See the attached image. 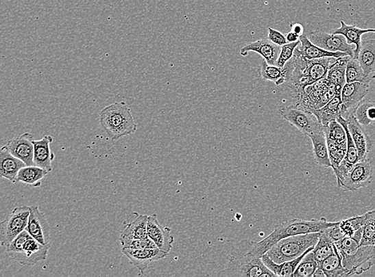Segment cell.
Returning a JSON list of instances; mask_svg holds the SVG:
<instances>
[{
  "label": "cell",
  "instance_id": "8992f818",
  "mask_svg": "<svg viewBox=\"0 0 375 277\" xmlns=\"http://www.w3.org/2000/svg\"><path fill=\"white\" fill-rule=\"evenodd\" d=\"M336 94L337 88L326 77L309 85L302 92L292 94L294 104L291 106L312 112L324 107Z\"/></svg>",
  "mask_w": 375,
  "mask_h": 277
},
{
  "label": "cell",
  "instance_id": "ffe728a7",
  "mask_svg": "<svg viewBox=\"0 0 375 277\" xmlns=\"http://www.w3.org/2000/svg\"><path fill=\"white\" fill-rule=\"evenodd\" d=\"M337 58L335 57H324V58L307 60L304 57L302 63V75L313 79L315 82L328 76L330 66L332 65Z\"/></svg>",
  "mask_w": 375,
  "mask_h": 277
},
{
  "label": "cell",
  "instance_id": "d6986e66",
  "mask_svg": "<svg viewBox=\"0 0 375 277\" xmlns=\"http://www.w3.org/2000/svg\"><path fill=\"white\" fill-rule=\"evenodd\" d=\"M54 141L50 135L45 136L40 140H34V165L40 167L48 172L52 171V161L55 154L51 149V144Z\"/></svg>",
  "mask_w": 375,
  "mask_h": 277
},
{
  "label": "cell",
  "instance_id": "74e56055",
  "mask_svg": "<svg viewBox=\"0 0 375 277\" xmlns=\"http://www.w3.org/2000/svg\"><path fill=\"white\" fill-rule=\"evenodd\" d=\"M363 237L360 245L375 246V209L364 214Z\"/></svg>",
  "mask_w": 375,
  "mask_h": 277
},
{
  "label": "cell",
  "instance_id": "44dd1931",
  "mask_svg": "<svg viewBox=\"0 0 375 277\" xmlns=\"http://www.w3.org/2000/svg\"><path fill=\"white\" fill-rule=\"evenodd\" d=\"M27 165L17 159L3 146L0 151V176L12 183H16L19 172Z\"/></svg>",
  "mask_w": 375,
  "mask_h": 277
},
{
  "label": "cell",
  "instance_id": "b9f144b4",
  "mask_svg": "<svg viewBox=\"0 0 375 277\" xmlns=\"http://www.w3.org/2000/svg\"><path fill=\"white\" fill-rule=\"evenodd\" d=\"M268 39L270 40L278 46H283L287 44V40L286 35H283L282 33L277 30L274 29V28H268Z\"/></svg>",
  "mask_w": 375,
  "mask_h": 277
},
{
  "label": "cell",
  "instance_id": "836d02e7",
  "mask_svg": "<svg viewBox=\"0 0 375 277\" xmlns=\"http://www.w3.org/2000/svg\"><path fill=\"white\" fill-rule=\"evenodd\" d=\"M335 243L328 236L325 230L320 232L318 242H317L313 253L317 262L320 264L326 258L335 252Z\"/></svg>",
  "mask_w": 375,
  "mask_h": 277
},
{
  "label": "cell",
  "instance_id": "e575fe53",
  "mask_svg": "<svg viewBox=\"0 0 375 277\" xmlns=\"http://www.w3.org/2000/svg\"><path fill=\"white\" fill-rule=\"evenodd\" d=\"M326 140L332 142L339 146H348V135L344 127L337 120L330 122L324 127Z\"/></svg>",
  "mask_w": 375,
  "mask_h": 277
},
{
  "label": "cell",
  "instance_id": "e0dca14e",
  "mask_svg": "<svg viewBox=\"0 0 375 277\" xmlns=\"http://www.w3.org/2000/svg\"><path fill=\"white\" fill-rule=\"evenodd\" d=\"M348 124L349 131L357 148L359 160L367 159V155L374 147L372 137L354 116L348 119Z\"/></svg>",
  "mask_w": 375,
  "mask_h": 277
},
{
  "label": "cell",
  "instance_id": "7c38bea8",
  "mask_svg": "<svg viewBox=\"0 0 375 277\" xmlns=\"http://www.w3.org/2000/svg\"><path fill=\"white\" fill-rule=\"evenodd\" d=\"M314 44L326 51L331 52H343L350 56H354V49L349 44L342 35L329 34L324 30L311 31L306 35Z\"/></svg>",
  "mask_w": 375,
  "mask_h": 277
},
{
  "label": "cell",
  "instance_id": "f35d334b",
  "mask_svg": "<svg viewBox=\"0 0 375 277\" xmlns=\"http://www.w3.org/2000/svg\"><path fill=\"white\" fill-rule=\"evenodd\" d=\"M354 116L361 125H371L375 122V103L363 100L357 107Z\"/></svg>",
  "mask_w": 375,
  "mask_h": 277
},
{
  "label": "cell",
  "instance_id": "7bdbcfd3",
  "mask_svg": "<svg viewBox=\"0 0 375 277\" xmlns=\"http://www.w3.org/2000/svg\"><path fill=\"white\" fill-rule=\"evenodd\" d=\"M340 222L337 224H335L334 226H331L325 229L326 233L328 234V236L333 241L334 243L338 242L340 240H342L343 237H346L343 229L341 228L339 226Z\"/></svg>",
  "mask_w": 375,
  "mask_h": 277
},
{
  "label": "cell",
  "instance_id": "f6af8a7d",
  "mask_svg": "<svg viewBox=\"0 0 375 277\" xmlns=\"http://www.w3.org/2000/svg\"><path fill=\"white\" fill-rule=\"evenodd\" d=\"M287 42H295L300 41V36L297 35L296 33L290 31L286 35Z\"/></svg>",
  "mask_w": 375,
  "mask_h": 277
},
{
  "label": "cell",
  "instance_id": "83f0119b",
  "mask_svg": "<svg viewBox=\"0 0 375 277\" xmlns=\"http://www.w3.org/2000/svg\"><path fill=\"white\" fill-rule=\"evenodd\" d=\"M353 57L350 55H346L340 57L335 63L330 66L328 70V76L326 79L329 82L332 83L337 88V93H342V90L344 85L347 83V79H346V70H347V66L348 62Z\"/></svg>",
  "mask_w": 375,
  "mask_h": 277
},
{
  "label": "cell",
  "instance_id": "6da1fadb",
  "mask_svg": "<svg viewBox=\"0 0 375 277\" xmlns=\"http://www.w3.org/2000/svg\"><path fill=\"white\" fill-rule=\"evenodd\" d=\"M338 223L328 222L325 218L312 219L309 221L295 218L277 224L270 235L263 239L262 241H250V252L254 256L262 257L274 245L282 239L301 235V234L320 233Z\"/></svg>",
  "mask_w": 375,
  "mask_h": 277
},
{
  "label": "cell",
  "instance_id": "5b68a950",
  "mask_svg": "<svg viewBox=\"0 0 375 277\" xmlns=\"http://www.w3.org/2000/svg\"><path fill=\"white\" fill-rule=\"evenodd\" d=\"M320 233L301 234L282 239L274 245L266 254L276 263H282L296 259L304 255L318 242Z\"/></svg>",
  "mask_w": 375,
  "mask_h": 277
},
{
  "label": "cell",
  "instance_id": "9a60e30c",
  "mask_svg": "<svg viewBox=\"0 0 375 277\" xmlns=\"http://www.w3.org/2000/svg\"><path fill=\"white\" fill-rule=\"evenodd\" d=\"M147 235L155 242L158 248L169 254L175 238L169 227H162L158 222L156 214H152L148 217Z\"/></svg>",
  "mask_w": 375,
  "mask_h": 277
},
{
  "label": "cell",
  "instance_id": "52a82bcc",
  "mask_svg": "<svg viewBox=\"0 0 375 277\" xmlns=\"http://www.w3.org/2000/svg\"><path fill=\"white\" fill-rule=\"evenodd\" d=\"M30 207L14 208L11 213L0 223V242L7 247L19 234L26 230Z\"/></svg>",
  "mask_w": 375,
  "mask_h": 277
},
{
  "label": "cell",
  "instance_id": "ba28073f",
  "mask_svg": "<svg viewBox=\"0 0 375 277\" xmlns=\"http://www.w3.org/2000/svg\"><path fill=\"white\" fill-rule=\"evenodd\" d=\"M340 255L349 276L362 274L375 265V246L360 245L355 250Z\"/></svg>",
  "mask_w": 375,
  "mask_h": 277
},
{
  "label": "cell",
  "instance_id": "f1b7e54d",
  "mask_svg": "<svg viewBox=\"0 0 375 277\" xmlns=\"http://www.w3.org/2000/svg\"><path fill=\"white\" fill-rule=\"evenodd\" d=\"M319 267L324 272L326 277L349 276L348 271L343 265L342 256L336 246L332 254L322 261Z\"/></svg>",
  "mask_w": 375,
  "mask_h": 277
},
{
  "label": "cell",
  "instance_id": "4316f807",
  "mask_svg": "<svg viewBox=\"0 0 375 277\" xmlns=\"http://www.w3.org/2000/svg\"><path fill=\"white\" fill-rule=\"evenodd\" d=\"M136 218L131 223L125 226L120 233L119 239H141L147 238L148 217L146 214L134 213Z\"/></svg>",
  "mask_w": 375,
  "mask_h": 277
},
{
  "label": "cell",
  "instance_id": "603a6c76",
  "mask_svg": "<svg viewBox=\"0 0 375 277\" xmlns=\"http://www.w3.org/2000/svg\"><path fill=\"white\" fill-rule=\"evenodd\" d=\"M341 27L333 31L335 35H342L346 38L349 44L355 45L354 58L358 60L360 50L362 47V37L367 33H375V29L368 28L363 29L356 25H348L342 21H340Z\"/></svg>",
  "mask_w": 375,
  "mask_h": 277
},
{
  "label": "cell",
  "instance_id": "f546056e",
  "mask_svg": "<svg viewBox=\"0 0 375 277\" xmlns=\"http://www.w3.org/2000/svg\"><path fill=\"white\" fill-rule=\"evenodd\" d=\"M358 60L367 76L375 73V40H363Z\"/></svg>",
  "mask_w": 375,
  "mask_h": 277
},
{
  "label": "cell",
  "instance_id": "3957f363",
  "mask_svg": "<svg viewBox=\"0 0 375 277\" xmlns=\"http://www.w3.org/2000/svg\"><path fill=\"white\" fill-rule=\"evenodd\" d=\"M99 122L112 142H117L137 131L131 109L123 102L110 104L104 108L99 114Z\"/></svg>",
  "mask_w": 375,
  "mask_h": 277
},
{
  "label": "cell",
  "instance_id": "5bb4252c",
  "mask_svg": "<svg viewBox=\"0 0 375 277\" xmlns=\"http://www.w3.org/2000/svg\"><path fill=\"white\" fill-rule=\"evenodd\" d=\"M26 230L43 245L50 243L51 228L45 214L36 205L30 207Z\"/></svg>",
  "mask_w": 375,
  "mask_h": 277
},
{
  "label": "cell",
  "instance_id": "ac0fdd59",
  "mask_svg": "<svg viewBox=\"0 0 375 277\" xmlns=\"http://www.w3.org/2000/svg\"><path fill=\"white\" fill-rule=\"evenodd\" d=\"M281 47H282L274 44L268 38H264V39L250 42V44L245 45L241 51H240V55L247 56L249 52H256V53L261 55L263 57V59L265 60L269 64L276 65L278 56H280V54Z\"/></svg>",
  "mask_w": 375,
  "mask_h": 277
},
{
  "label": "cell",
  "instance_id": "4dcf8cb0",
  "mask_svg": "<svg viewBox=\"0 0 375 277\" xmlns=\"http://www.w3.org/2000/svg\"><path fill=\"white\" fill-rule=\"evenodd\" d=\"M50 172L36 166H26L19 172L16 183L38 187L42 184L41 181Z\"/></svg>",
  "mask_w": 375,
  "mask_h": 277
},
{
  "label": "cell",
  "instance_id": "484cf974",
  "mask_svg": "<svg viewBox=\"0 0 375 277\" xmlns=\"http://www.w3.org/2000/svg\"><path fill=\"white\" fill-rule=\"evenodd\" d=\"M314 248L315 247L311 248L310 250H307L304 255L296 258L295 260L289 261L276 263L267 254L262 256V260L264 265H265L268 269H270L274 274H275L276 276L293 277V274H294L296 267L299 265L302 258H304L307 252L313 250Z\"/></svg>",
  "mask_w": 375,
  "mask_h": 277
},
{
  "label": "cell",
  "instance_id": "60d3db41",
  "mask_svg": "<svg viewBox=\"0 0 375 277\" xmlns=\"http://www.w3.org/2000/svg\"><path fill=\"white\" fill-rule=\"evenodd\" d=\"M300 44V40L295 42H287L282 46L280 56H278L276 66L278 68H283L288 61L293 58L298 47Z\"/></svg>",
  "mask_w": 375,
  "mask_h": 277
},
{
  "label": "cell",
  "instance_id": "d590c367",
  "mask_svg": "<svg viewBox=\"0 0 375 277\" xmlns=\"http://www.w3.org/2000/svg\"><path fill=\"white\" fill-rule=\"evenodd\" d=\"M363 220L364 215L350 217L340 222L339 226L343 229L346 236L352 237L360 243L363 237Z\"/></svg>",
  "mask_w": 375,
  "mask_h": 277
},
{
  "label": "cell",
  "instance_id": "1f68e13d",
  "mask_svg": "<svg viewBox=\"0 0 375 277\" xmlns=\"http://www.w3.org/2000/svg\"><path fill=\"white\" fill-rule=\"evenodd\" d=\"M259 77L264 81H271L277 85L287 83L285 71L283 68H278L276 65H271L263 59L258 66Z\"/></svg>",
  "mask_w": 375,
  "mask_h": 277
},
{
  "label": "cell",
  "instance_id": "2e32d148",
  "mask_svg": "<svg viewBox=\"0 0 375 277\" xmlns=\"http://www.w3.org/2000/svg\"><path fill=\"white\" fill-rule=\"evenodd\" d=\"M33 142V135L31 133H25L12 138L4 146L13 156L23 161L27 166H35Z\"/></svg>",
  "mask_w": 375,
  "mask_h": 277
},
{
  "label": "cell",
  "instance_id": "ee69618b",
  "mask_svg": "<svg viewBox=\"0 0 375 277\" xmlns=\"http://www.w3.org/2000/svg\"><path fill=\"white\" fill-rule=\"evenodd\" d=\"M291 31L296 33L297 35L301 36L304 35V27L300 23H291Z\"/></svg>",
  "mask_w": 375,
  "mask_h": 277
},
{
  "label": "cell",
  "instance_id": "4fadbf2b",
  "mask_svg": "<svg viewBox=\"0 0 375 277\" xmlns=\"http://www.w3.org/2000/svg\"><path fill=\"white\" fill-rule=\"evenodd\" d=\"M122 252L128 258L130 263L141 272V274H145L151 263L165 259L168 256L167 253L158 248L133 250V248L123 247Z\"/></svg>",
  "mask_w": 375,
  "mask_h": 277
},
{
  "label": "cell",
  "instance_id": "7a4b0ae2",
  "mask_svg": "<svg viewBox=\"0 0 375 277\" xmlns=\"http://www.w3.org/2000/svg\"><path fill=\"white\" fill-rule=\"evenodd\" d=\"M225 269L220 271L219 276L229 277H266L276 276L264 265L262 257L250 252V241L243 240L234 247L229 255Z\"/></svg>",
  "mask_w": 375,
  "mask_h": 277
},
{
  "label": "cell",
  "instance_id": "30bf717a",
  "mask_svg": "<svg viewBox=\"0 0 375 277\" xmlns=\"http://www.w3.org/2000/svg\"><path fill=\"white\" fill-rule=\"evenodd\" d=\"M369 84L359 82L347 83L341 93L342 98V117L348 119L354 116L357 107L369 93Z\"/></svg>",
  "mask_w": 375,
  "mask_h": 277
},
{
  "label": "cell",
  "instance_id": "8fae6325",
  "mask_svg": "<svg viewBox=\"0 0 375 277\" xmlns=\"http://www.w3.org/2000/svg\"><path fill=\"white\" fill-rule=\"evenodd\" d=\"M373 170L368 159L359 161L338 185L344 191L354 192L372 183Z\"/></svg>",
  "mask_w": 375,
  "mask_h": 277
},
{
  "label": "cell",
  "instance_id": "277c9868",
  "mask_svg": "<svg viewBox=\"0 0 375 277\" xmlns=\"http://www.w3.org/2000/svg\"><path fill=\"white\" fill-rule=\"evenodd\" d=\"M51 247V243L43 245L27 230H24L6 247V252L19 264L33 266L38 262L46 261Z\"/></svg>",
  "mask_w": 375,
  "mask_h": 277
},
{
  "label": "cell",
  "instance_id": "7402d4cb",
  "mask_svg": "<svg viewBox=\"0 0 375 277\" xmlns=\"http://www.w3.org/2000/svg\"><path fill=\"white\" fill-rule=\"evenodd\" d=\"M312 114L317 120L324 127L328 126L330 122L338 120L342 117V98L341 94L337 93L324 107L315 109Z\"/></svg>",
  "mask_w": 375,
  "mask_h": 277
},
{
  "label": "cell",
  "instance_id": "cb8c5ba5",
  "mask_svg": "<svg viewBox=\"0 0 375 277\" xmlns=\"http://www.w3.org/2000/svg\"><path fill=\"white\" fill-rule=\"evenodd\" d=\"M313 145V153L316 163L331 168V163L329 156L328 140L324 127L316 131L309 136Z\"/></svg>",
  "mask_w": 375,
  "mask_h": 277
},
{
  "label": "cell",
  "instance_id": "8d00e7d4",
  "mask_svg": "<svg viewBox=\"0 0 375 277\" xmlns=\"http://www.w3.org/2000/svg\"><path fill=\"white\" fill-rule=\"evenodd\" d=\"M319 267V263L315 260L313 250L306 253L297 266L293 277H314L315 272Z\"/></svg>",
  "mask_w": 375,
  "mask_h": 277
},
{
  "label": "cell",
  "instance_id": "d4e9b609",
  "mask_svg": "<svg viewBox=\"0 0 375 277\" xmlns=\"http://www.w3.org/2000/svg\"><path fill=\"white\" fill-rule=\"evenodd\" d=\"M300 40L301 46L297 47L295 52L305 57L307 60L320 59L324 58V57H335V58L338 59L340 57L348 55L343 53V52H331L321 49V47L314 44L306 35H302Z\"/></svg>",
  "mask_w": 375,
  "mask_h": 277
},
{
  "label": "cell",
  "instance_id": "d6a6232c",
  "mask_svg": "<svg viewBox=\"0 0 375 277\" xmlns=\"http://www.w3.org/2000/svg\"><path fill=\"white\" fill-rule=\"evenodd\" d=\"M374 79H375V73L367 76L365 75L358 60L354 58L350 60L347 66V70H346L347 83L359 82L370 84Z\"/></svg>",
  "mask_w": 375,
  "mask_h": 277
},
{
  "label": "cell",
  "instance_id": "9c48e42d",
  "mask_svg": "<svg viewBox=\"0 0 375 277\" xmlns=\"http://www.w3.org/2000/svg\"><path fill=\"white\" fill-rule=\"evenodd\" d=\"M280 114L291 126L309 137L324 127L317 120L313 114L294 106L280 107Z\"/></svg>",
  "mask_w": 375,
  "mask_h": 277
},
{
  "label": "cell",
  "instance_id": "ab89813d",
  "mask_svg": "<svg viewBox=\"0 0 375 277\" xmlns=\"http://www.w3.org/2000/svg\"><path fill=\"white\" fill-rule=\"evenodd\" d=\"M119 241L123 247L133 248V250L157 248L155 242L149 237L141 239H119Z\"/></svg>",
  "mask_w": 375,
  "mask_h": 277
},
{
  "label": "cell",
  "instance_id": "bcb514c9",
  "mask_svg": "<svg viewBox=\"0 0 375 277\" xmlns=\"http://www.w3.org/2000/svg\"><path fill=\"white\" fill-rule=\"evenodd\" d=\"M314 277H326L324 272L322 270L321 267H318L314 274Z\"/></svg>",
  "mask_w": 375,
  "mask_h": 277
}]
</instances>
